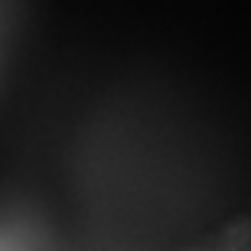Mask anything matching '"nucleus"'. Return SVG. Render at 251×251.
I'll list each match as a JSON object with an SVG mask.
<instances>
[]
</instances>
